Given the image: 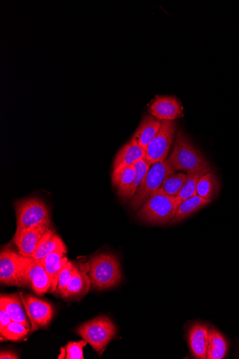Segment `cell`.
<instances>
[{"instance_id":"obj_1","label":"cell","mask_w":239,"mask_h":359,"mask_svg":"<svg viewBox=\"0 0 239 359\" xmlns=\"http://www.w3.org/2000/svg\"><path fill=\"white\" fill-rule=\"evenodd\" d=\"M181 202L178 197L167 195L159 189L140 208L138 218L147 223L165 225L174 218Z\"/></svg>"},{"instance_id":"obj_2","label":"cell","mask_w":239,"mask_h":359,"mask_svg":"<svg viewBox=\"0 0 239 359\" xmlns=\"http://www.w3.org/2000/svg\"><path fill=\"white\" fill-rule=\"evenodd\" d=\"M89 278L92 288L97 290L108 289L121 282L122 274L117 256L101 254L92 257L89 262Z\"/></svg>"},{"instance_id":"obj_3","label":"cell","mask_w":239,"mask_h":359,"mask_svg":"<svg viewBox=\"0 0 239 359\" xmlns=\"http://www.w3.org/2000/svg\"><path fill=\"white\" fill-rule=\"evenodd\" d=\"M170 160L175 171L182 170L187 175L211 166L182 129L177 133L174 149Z\"/></svg>"},{"instance_id":"obj_4","label":"cell","mask_w":239,"mask_h":359,"mask_svg":"<svg viewBox=\"0 0 239 359\" xmlns=\"http://www.w3.org/2000/svg\"><path fill=\"white\" fill-rule=\"evenodd\" d=\"M17 229L15 234L42 225L51 224L49 208L39 198L22 200L15 205Z\"/></svg>"},{"instance_id":"obj_5","label":"cell","mask_w":239,"mask_h":359,"mask_svg":"<svg viewBox=\"0 0 239 359\" xmlns=\"http://www.w3.org/2000/svg\"><path fill=\"white\" fill-rule=\"evenodd\" d=\"M116 331L115 324L108 317H100L84 323L76 332L101 356L115 337Z\"/></svg>"},{"instance_id":"obj_6","label":"cell","mask_w":239,"mask_h":359,"mask_svg":"<svg viewBox=\"0 0 239 359\" xmlns=\"http://www.w3.org/2000/svg\"><path fill=\"white\" fill-rule=\"evenodd\" d=\"M174 173L170 159L153 164L131 201V209L138 210L161 187L165 179Z\"/></svg>"},{"instance_id":"obj_7","label":"cell","mask_w":239,"mask_h":359,"mask_svg":"<svg viewBox=\"0 0 239 359\" xmlns=\"http://www.w3.org/2000/svg\"><path fill=\"white\" fill-rule=\"evenodd\" d=\"M22 286L30 287L34 293L42 296L51 290V280L41 260L33 257L22 258Z\"/></svg>"},{"instance_id":"obj_8","label":"cell","mask_w":239,"mask_h":359,"mask_svg":"<svg viewBox=\"0 0 239 359\" xmlns=\"http://www.w3.org/2000/svg\"><path fill=\"white\" fill-rule=\"evenodd\" d=\"M176 131L174 121H161L159 131L146 150V159L151 164L162 162L168 157Z\"/></svg>"},{"instance_id":"obj_9","label":"cell","mask_w":239,"mask_h":359,"mask_svg":"<svg viewBox=\"0 0 239 359\" xmlns=\"http://www.w3.org/2000/svg\"><path fill=\"white\" fill-rule=\"evenodd\" d=\"M19 297L31 324V333L51 323L55 313L52 304L31 294L20 293Z\"/></svg>"},{"instance_id":"obj_10","label":"cell","mask_w":239,"mask_h":359,"mask_svg":"<svg viewBox=\"0 0 239 359\" xmlns=\"http://www.w3.org/2000/svg\"><path fill=\"white\" fill-rule=\"evenodd\" d=\"M22 255L13 248L6 247L0 254V282L2 285L22 286Z\"/></svg>"},{"instance_id":"obj_11","label":"cell","mask_w":239,"mask_h":359,"mask_svg":"<svg viewBox=\"0 0 239 359\" xmlns=\"http://www.w3.org/2000/svg\"><path fill=\"white\" fill-rule=\"evenodd\" d=\"M51 228V224H47L24 230L18 234H15L13 242L20 255L33 257L42 239Z\"/></svg>"},{"instance_id":"obj_12","label":"cell","mask_w":239,"mask_h":359,"mask_svg":"<svg viewBox=\"0 0 239 359\" xmlns=\"http://www.w3.org/2000/svg\"><path fill=\"white\" fill-rule=\"evenodd\" d=\"M149 111L159 121H174L183 115L181 102L175 97L168 95H156Z\"/></svg>"},{"instance_id":"obj_13","label":"cell","mask_w":239,"mask_h":359,"mask_svg":"<svg viewBox=\"0 0 239 359\" xmlns=\"http://www.w3.org/2000/svg\"><path fill=\"white\" fill-rule=\"evenodd\" d=\"M146 157V150L131 139L116 154L113 161V175L121 172L138 160Z\"/></svg>"},{"instance_id":"obj_14","label":"cell","mask_w":239,"mask_h":359,"mask_svg":"<svg viewBox=\"0 0 239 359\" xmlns=\"http://www.w3.org/2000/svg\"><path fill=\"white\" fill-rule=\"evenodd\" d=\"M160 124L161 121L152 115L143 117L131 140L146 150L159 131Z\"/></svg>"},{"instance_id":"obj_15","label":"cell","mask_w":239,"mask_h":359,"mask_svg":"<svg viewBox=\"0 0 239 359\" xmlns=\"http://www.w3.org/2000/svg\"><path fill=\"white\" fill-rule=\"evenodd\" d=\"M209 339V328L197 324L190 328L188 335L189 345L197 358L206 359Z\"/></svg>"},{"instance_id":"obj_16","label":"cell","mask_w":239,"mask_h":359,"mask_svg":"<svg viewBox=\"0 0 239 359\" xmlns=\"http://www.w3.org/2000/svg\"><path fill=\"white\" fill-rule=\"evenodd\" d=\"M24 308L20 297L17 294L1 295L0 297V308L6 311L12 321L21 323L31 330V324L28 320Z\"/></svg>"},{"instance_id":"obj_17","label":"cell","mask_w":239,"mask_h":359,"mask_svg":"<svg viewBox=\"0 0 239 359\" xmlns=\"http://www.w3.org/2000/svg\"><path fill=\"white\" fill-rule=\"evenodd\" d=\"M67 250H57L41 260L42 265L51 280L52 293L57 291L60 273L65 262L68 260L65 257Z\"/></svg>"},{"instance_id":"obj_18","label":"cell","mask_w":239,"mask_h":359,"mask_svg":"<svg viewBox=\"0 0 239 359\" xmlns=\"http://www.w3.org/2000/svg\"><path fill=\"white\" fill-rule=\"evenodd\" d=\"M59 250H67L62 239L51 228L42 239L33 257L42 260L47 255Z\"/></svg>"},{"instance_id":"obj_19","label":"cell","mask_w":239,"mask_h":359,"mask_svg":"<svg viewBox=\"0 0 239 359\" xmlns=\"http://www.w3.org/2000/svg\"><path fill=\"white\" fill-rule=\"evenodd\" d=\"M90 286L89 276L77 269L62 297L66 299L81 298L88 293Z\"/></svg>"},{"instance_id":"obj_20","label":"cell","mask_w":239,"mask_h":359,"mask_svg":"<svg viewBox=\"0 0 239 359\" xmlns=\"http://www.w3.org/2000/svg\"><path fill=\"white\" fill-rule=\"evenodd\" d=\"M135 177L134 166L126 167L121 172L112 175V181L117 194L124 201L129 200V191Z\"/></svg>"},{"instance_id":"obj_21","label":"cell","mask_w":239,"mask_h":359,"mask_svg":"<svg viewBox=\"0 0 239 359\" xmlns=\"http://www.w3.org/2000/svg\"><path fill=\"white\" fill-rule=\"evenodd\" d=\"M211 202L212 200L204 199L198 195L183 201L179 206L175 217L170 224L174 225L181 222Z\"/></svg>"},{"instance_id":"obj_22","label":"cell","mask_w":239,"mask_h":359,"mask_svg":"<svg viewBox=\"0 0 239 359\" xmlns=\"http://www.w3.org/2000/svg\"><path fill=\"white\" fill-rule=\"evenodd\" d=\"M221 184L214 172H208L203 175L197 185V195L200 197L212 200L216 198L220 191Z\"/></svg>"},{"instance_id":"obj_23","label":"cell","mask_w":239,"mask_h":359,"mask_svg":"<svg viewBox=\"0 0 239 359\" xmlns=\"http://www.w3.org/2000/svg\"><path fill=\"white\" fill-rule=\"evenodd\" d=\"M227 342L222 335L214 328H209L207 359H222L227 352Z\"/></svg>"},{"instance_id":"obj_24","label":"cell","mask_w":239,"mask_h":359,"mask_svg":"<svg viewBox=\"0 0 239 359\" xmlns=\"http://www.w3.org/2000/svg\"><path fill=\"white\" fill-rule=\"evenodd\" d=\"M211 167H206L197 172L187 175V180L182 187L180 193L177 196L183 202L190 198L197 196V188L201 177L210 172Z\"/></svg>"},{"instance_id":"obj_25","label":"cell","mask_w":239,"mask_h":359,"mask_svg":"<svg viewBox=\"0 0 239 359\" xmlns=\"http://www.w3.org/2000/svg\"><path fill=\"white\" fill-rule=\"evenodd\" d=\"M186 180L187 175L183 173L173 174L165 179L160 189L167 195L177 197Z\"/></svg>"},{"instance_id":"obj_26","label":"cell","mask_w":239,"mask_h":359,"mask_svg":"<svg viewBox=\"0 0 239 359\" xmlns=\"http://www.w3.org/2000/svg\"><path fill=\"white\" fill-rule=\"evenodd\" d=\"M31 329L21 323L12 321L3 330L0 331L2 338L11 342H19L28 336Z\"/></svg>"},{"instance_id":"obj_27","label":"cell","mask_w":239,"mask_h":359,"mask_svg":"<svg viewBox=\"0 0 239 359\" xmlns=\"http://www.w3.org/2000/svg\"><path fill=\"white\" fill-rule=\"evenodd\" d=\"M151 165L147 159H140L133 164L135 177L129 191V200H132L135 195L142 180H145L149 173Z\"/></svg>"},{"instance_id":"obj_28","label":"cell","mask_w":239,"mask_h":359,"mask_svg":"<svg viewBox=\"0 0 239 359\" xmlns=\"http://www.w3.org/2000/svg\"><path fill=\"white\" fill-rule=\"evenodd\" d=\"M77 269H78L74 266L73 262L69 260L65 262V264L63 266L59 275L58 288L56 292L58 295L61 297L63 296L67 287L72 278H73Z\"/></svg>"},{"instance_id":"obj_29","label":"cell","mask_w":239,"mask_h":359,"mask_svg":"<svg viewBox=\"0 0 239 359\" xmlns=\"http://www.w3.org/2000/svg\"><path fill=\"white\" fill-rule=\"evenodd\" d=\"M88 344L84 340L79 342H69L65 348V358L67 359H84L83 348Z\"/></svg>"},{"instance_id":"obj_30","label":"cell","mask_w":239,"mask_h":359,"mask_svg":"<svg viewBox=\"0 0 239 359\" xmlns=\"http://www.w3.org/2000/svg\"><path fill=\"white\" fill-rule=\"evenodd\" d=\"M12 321L10 315L3 308H0V331L3 330Z\"/></svg>"},{"instance_id":"obj_31","label":"cell","mask_w":239,"mask_h":359,"mask_svg":"<svg viewBox=\"0 0 239 359\" xmlns=\"http://www.w3.org/2000/svg\"><path fill=\"white\" fill-rule=\"evenodd\" d=\"M0 358L1 359H17L18 356L13 351H2L0 353Z\"/></svg>"}]
</instances>
